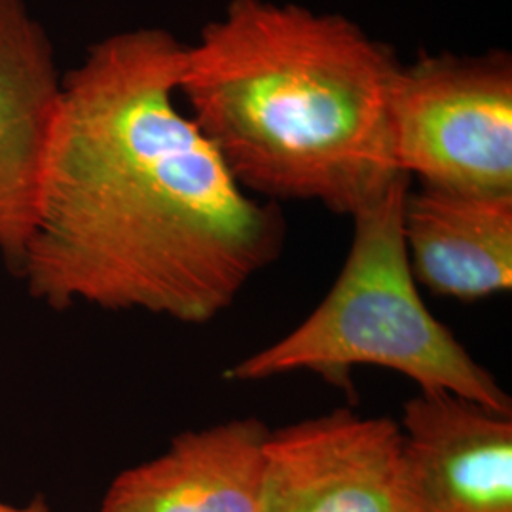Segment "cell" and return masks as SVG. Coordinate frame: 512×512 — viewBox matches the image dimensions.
<instances>
[{
	"label": "cell",
	"instance_id": "cell-9",
	"mask_svg": "<svg viewBox=\"0 0 512 512\" xmlns=\"http://www.w3.org/2000/svg\"><path fill=\"white\" fill-rule=\"evenodd\" d=\"M403 234L416 281L473 302L512 289V196L408 190Z\"/></svg>",
	"mask_w": 512,
	"mask_h": 512
},
{
	"label": "cell",
	"instance_id": "cell-7",
	"mask_svg": "<svg viewBox=\"0 0 512 512\" xmlns=\"http://www.w3.org/2000/svg\"><path fill=\"white\" fill-rule=\"evenodd\" d=\"M59 99L46 31L25 0H0V253L12 274L37 217Z\"/></svg>",
	"mask_w": 512,
	"mask_h": 512
},
{
	"label": "cell",
	"instance_id": "cell-6",
	"mask_svg": "<svg viewBox=\"0 0 512 512\" xmlns=\"http://www.w3.org/2000/svg\"><path fill=\"white\" fill-rule=\"evenodd\" d=\"M401 429L404 512H512V414L420 391Z\"/></svg>",
	"mask_w": 512,
	"mask_h": 512
},
{
	"label": "cell",
	"instance_id": "cell-4",
	"mask_svg": "<svg viewBox=\"0 0 512 512\" xmlns=\"http://www.w3.org/2000/svg\"><path fill=\"white\" fill-rule=\"evenodd\" d=\"M389 126L395 162L421 186L512 196V59L423 55L397 74Z\"/></svg>",
	"mask_w": 512,
	"mask_h": 512
},
{
	"label": "cell",
	"instance_id": "cell-5",
	"mask_svg": "<svg viewBox=\"0 0 512 512\" xmlns=\"http://www.w3.org/2000/svg\"><path fill=\"white\" fill-rule=\"evenodd\" d=\"M260 512H404L401 425L332 410L272 431Z\"/></svg>",
	"mask_w": 512,
	"mask_h": 512
},
{
	"label": "cell",
	"instance_id": "cell-10",
	"mask_svg": "<svg viewBox=\"0 0 512 512\" xmlns=\"http://www.w3.org/2000/svg\"><path fill=\"white\" fill-rule=\"evenodd\" d=\"M0 512H50V505H48L44 495L38 494L29 503H25L21 507L0 501Z\"/></svg>",
	"mask_w": 512,
	"mask_h": 512
},
{
	"label": "cell",
	"instance_id": "cell-2",
	"mask_svg": "<svg viewBox=\"0 0 512 512\" xmlns=\"http://www.w3.org/2000/svg\"><path fill=\"white\" fill-rule=\"evenodd\" d=\"M401 67L342 14L232 0L184 44L177 93L243 190L353 219L404 177L389 126Z\"/></svg>",
	"mask_w": 512,
	"mask_h": 512
},
{
	"label": "cell",
	"instance_id": "cell-1",
	"mask_svg": "<svg viewBox=\"0 0 512 512\" xmlns=\"http://www.w3.org/2000/svg\"><path fill=\"white\" fill-rule=\"evenodd\" d=\"M183 50L165 29L122 31L61 80L14 274L48 308L205 325L281 253L279 207L243 190L179 109Z\"/></svg>",
	"mask_w": 512,
	"mask_h": 512
},
{
	"label": "cell",
	"instance_id": "cell-3",
	"mask_svg": "<svg viewBox=\"0 0 512 512\" xmlns=\"http://www.w3.org/2000/svg\"><path fill=\"white\" fill-rule=\"evenodd\" d=\"M410 181L404 175L353 217L348 258L325 300L285 338L230 366L224 374L230 382L308 370L348 384L353 368L380 366L401 372L420 391L512 414L505 389L421 300L403 234Z\"/></svg>",
	"mask_w": 512,
	"mask_h": 512
},
{
	"label": "cell",
	"instance_id": "cell-8",
	"mask_svg": "<svg viewBox=\"0 0 512 512\" xmlns=\"http://www.w3.org/2000/svg\"><path fill=\"white\" fill-rule=\"evenodd\" d=\"M270 433L256 418L184 431L116 476L99 512H260Z\"/></svg>",
	"mask_w": 512,
	"mask_h": 512
}]
</instances>
